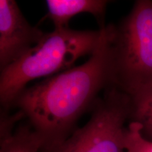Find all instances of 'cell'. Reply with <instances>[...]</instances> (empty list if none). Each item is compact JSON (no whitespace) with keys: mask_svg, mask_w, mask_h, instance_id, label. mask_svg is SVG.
I'll return each mask as SVG.
<instances>
[{"mask_svg":"<svg viewBox=\"0 0 152 152\" xmlns=\"http://www.w3.org/2000/svg\"><path fill=\"white\" fill-rule=\"evenodd\" d=\"M112 27L109 24L102 28L99 45L84 64L27 87L17 98L14 107L23 113L43 139L42 150L69 137L80 117L94 106L99 93L113 87Z\"/></svg>","mask_w":152,"mask_h":152,"instance_id":"obj_1","label":"cell"},{"mask_svg":"<svg viewBox=\"0 0 152 152\" xmlns=\"http://www.w3.org/2000/svg\"><path fill=\"white\" fill-rule=\"evenodd\" d=\"M102 30L54 29L21 58L1 71V111H9L31 81L49 77L73 67L81 57L91 56L99 45Z\"/></svg>","mask_w":152,"mask_h":152,"instance_id":"obj_2","label":"cell"},{"mask_svg":"<svg viewBox=\"0 0 152 152\" xmlns=\"http://www.w3.org/2000/svg\"><path fill=\"white\" fill-rule=\"evenodd\" d=\"M113 87L130 96L152 89V1L139 0L111 34Z\"/></svg>","mask_w":152,"mask_h":152,"instance_id":"obj_3","label":"cell"},{"mask_svg":"<svg viewBox=\"0 0 152 152\" xmlns=\"http://www.w3.org/2000/svg\"><path fill=\"white\" fill-rule=\"evenodd\" d=\"M90 118L61 143L41 152H125V123L130 121V95L115 87L104 91Z\"/></svg>","mask_w":152,"mask_h":152,"instance_id":"obj_4","label":"cell"},{"mask_svg":"<svg viewBox=\"0 0 152 152\" xmlns=\"http://www.w3.org/2000/svg\"><path fill=\"white\" fill-rule=\"evenodd\" d=\"M45 35L28 23L15 0H1L0 71L21 58Z\"/></svg>","mask_w":152,"mask_h":152,"instance_id":"obj_5","label":"cell"},{"mask_svg":"<svg viewBox=\"0 0 152 152\" xmlns=\"http://www.w3.org/2000/svg\"><path fill=\"white\" fill-rule=\"evenodd\" d=\"M109 1L106 0H47L46 5L48 18L54 29L68 28L70 20L80 14L88 13L94 16L100 25H105V14Z\"/></svg>","mask_w":152,"mask_h":152,"instance_id":"obj_6","label":"cell"},{"mask_svg":"<svg viewBox=\"0 0 152 152\" xmlns=\"http://www.w3.org/2000/svg\"><path fill=\"white\" fill-rule=\"evenodd\" d=\"M43 139L28 122L21 123L12 134L0 137V152H41Z\"/></svg>","mask_w":152,"mask_h":152,"instance_id":"obj_7","label":"cell"},{"mask_svg":"<svg viewBox=\"0 0 152 152\" xmlns=\"http://www.w3.org/2000/svg\"><path fill=\"white\" fill-rule=\"evenodd\" d=\"M130 122L140 123L142 134L152 141V89L130 96Z\"/></svg>","mask_w":152,"mask_h":152,"instance_id":"obj_8","label":"cell"},{"mask_svg":"<svg viewBox=\"0 0 152 152\" xmlns=\"http://www.w3.org/2000/svg\"><path fill=\"white\" fill-rule=\"evenodd\" d=\"M142 127L137 122H130L125 130V152H152V141L142 134Z\"/></svg>","mask_w":152,"mask_h":152,"instance_id":"obj_9","label":"cell"}]
</instances>
